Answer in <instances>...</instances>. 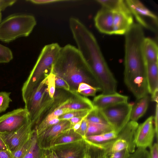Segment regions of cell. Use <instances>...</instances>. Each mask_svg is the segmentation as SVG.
Segmentation results:
<instances>
[{"label":"cell","mask_w":158,"mask_h":158,"mask_svg":"<svg viewBox=\"0 0 158 158\" xmlns=\"http://www.w3.org/2000/svg\"><path fill=\"white\" fill-rule=\"evenodd\" d=\"M69 26L77 48L92 75L100 85L102 94L116 92L117 81L91 32L78 19H71Z\"/></svg>","instance_id":"6da1fadb"},{"label":"cell","mask_w":158,"mask_h":158,"mask_svg":"<svg viewBox=\"0 0 158 158\" xmlns=\"http://www.w3.org/2000/svg\"><path fill=\"white\" fill-rule=\"evenodd\" d=\"M51 72L68 83L71 93H77L78 86L82 82L101 90L77 48L71 44L61 47Z\"/></svg>","instance_id":"7a4b0ae2"},{"label":"cell","mask_w":158,"mask_h":158,"mask_svg":"<svg viewBox=\"0 0 158 158\" xmlns=\"http://www.w3.org/2000/svg\"><path fill=\"white\" fill-rule=\"evenodd\" d=\"M61 47L57 43L45 45L22 89L25 103L32 91L40 82L48 75L59 55Z\"/></svg>","instance_id":"3957f363"},{"label":"cell","mask_w":158,"mask_h":158,"mask_svg":"<svg viewBox=\"0 0 158 158\" xmlns=\"http://www.w3.org/2000/svg\"><path fill=\"white\" fill-rule=\"evenodd\" d=\"M35 17L29 15H10L0 23V40L11 42L22 36H27L36 25Z\"/></svg>","instance_id":"277c9868"},{"label":"cell","mask_w":158,"mask_h":158,"mask_svg":"<svg viewBox=\"0 0 158 158\" xmlns=\"http://www.w3.org/2000/svg\"><path fill=\"white\" fill-rule=\"evenodd\" d=\"M138 125L137 122L129 121L118 133L115 139L100 147L106 150L108 156L125 149H127L130 153H133L136 147L135 134Z\"/></svg>","instance_id":"5b68a950"},{"label":"cell","mask_w":158,"mask_h":158,"mask_svg":"<svg viewBox=\"0 0 158 158\" xmlns=\"http://www.w3.org/2000/svg\"><path fill=\"white\" fill-rule=\"evenodd\" d=\"M132 104H117L100 109L109 124L118 134L130 120Z\"/></svg>","instance_id":"8992f818"},{"label":"cell","mask_w":158,"mask_h":158,"mask_svg":"<svg viewBox=\"0 0 158 158\" xmlns=\"http://www.w3.org/2000/svg\"><path fill=\"white\" fill-rule=\"evenodd\" d=\"M45 77L34 89L25 103V108L32 123L39 111L44 107L52 99L48 91L47 79Z\"/></svg>","instance_id":"52a82bcc"},{"label":"cell","mask_w":158,"mask_h":158,"mask_svg":"<svg viewBox=\"0 0 158 158\" xmlns=\"http://www.w3.org/2000/svg\"><path fill=\"white\" fill-rule=\"evenodd\" d=\"M129 10L143 28L154 32H157L158 19L157 16L138 0H125Z\"/></svg>","instance_id":"ba28073f"},{"label":"cell","mask_w":158,"mask_h":158,"mask_svg":"<svg viewBox=\"0 0 158 158\" xmlns=\"http://www.w3.org/2000/svg\"><path fill=\"white\" fill-rule=\"evenodd\" d=\"M29 119L28 113L25 108L9 112L0 116V133L15 131Z\"/></svg>","instance_id":"9c48e42d"},{"label":"cell","mask_w":158,"mask_h":158,"mask_svg":"<svg viewBox=\"0 0 158 158\" xmlns=\"http://www.w3.org/2000/svg\"><path fill=\"white\" fill-rule=\"evenodd\" d=\"M32 125L29 119L16 130L9 133H0L2 139L9 151L12 154L30 136Z\"/></svg>","instance_id":"30bf717a"},{"label":"cell","mask_w":158,"mask_h":158,"mask_svg":"<svg viewBox=\"0 0 158 158\" xmlns=\"http://www.w3.org/2000/svg\"><path fill=\"white\" fill-rule=\"evenodd\" d=\"M154 117L151 116L139 125L135 131V142L138 148H146L152 145L155 132L153 126Z\"/></svg>","instance_id":"8fae6325"},{"label":"cell","mask_w":158,"mask_h":158,"mask_svg":"<svg viewBox=\"0 0 158 158\" xmlns=\"http://www.w3.org/2000/svg\"><path fill=\"white\" fill-rule=\"evenodd\" d=\"M87 143L84 139L71 143L52 147L50 149L59 158H84Z\"/></svg>","instance_id":"7c38bea8"},{"label":"cell","mask_w":158,"mask_h":158,"mask_svg":"<svg viewBox=\"0 0 158 158\" xmlns=\"http://www.w3.org/2000/svg\"><path fill=\"white\" fill-rule=\"evenodd\" d=\"M69 120H60L40 135H37V141L39 147L43 149H50L54 140L61 132L70 129Z\"/></svg>","instance_id":"4fadbf2b"},{"label":"cell","mask_w":158,"mask_h":158,"mask_svg":"<svg viewBox=\"0 0 158 158\" xmlns=\"http://www.w3.org/2000/svg\"><path fill=\"white\" fill-rule=\"evenodd\" d=\"M113 12V34L125 35L134 23L132 15L128 7Z\"/></svg>","instance_id":"5bb4252c"},{"label":"cell","mask_w":158,"mask_h":158,"mask_svg":"<svg viewBox=\"0 0 158 158\" xmlns=\"http://www.w3.org/2000/svg\"><path fill=\"white\" fill-rule=\"evenodd\" d=\"M113 11L102 7L94 18L95 27L101 32L108 35L113 34Z\"/></svg>","instance_id":"9a60e30c"},{"label":"cell","mask_w":158,"mask_h":158,"mask_svg":"<svg viewBox=\"0 0 158 158\" xmlns=\"http://www.w3.org/2000/svg\"><path fill=\"white\" fill-rule=\"evenodd\" d=\"M71 94V96L57 108H67L72 111H90L93 109L92 102L88 98L76 93Z\"/></svg>","instance_id":"2e32d148"},{"label":"cell","mask_w":158,"mask_h":158,"mask_svg":"<svg viewBox=\"0 0 158 158\" xmlns=\"http://www.w3.org/2000/svg\"><path fill=\"white\" fill-rule=\"evenodd\" d=\"M128 96L116 92L110 94H101L95 96L93 101L94 108L101 109L106 107L118 103L127 102Z\"/></svg>","instance_id":"e0dca14e"},{"label":"cell","mask_w":158,"mask_h":158,"mask_svg":"<svg viewBox=\"0 0 158 158\" xmlns=\"http://www.w3.org/2000/svg\"><path fill=\"white\" fill-rule=\"evenodd\" d=\"M146 80L148 93L158 90V62H146Z\"/></svg>","instance_id":"ac0fdd59"},{"label":"cell","mask_w":158,"mask_h":158,"mask_svg":"<svg viewBox=\"0 0 158 158\" xmlns=\"http://www.w3.org/2000/svg\"><path fill=\"white\" fill-rule=\"evenodd\" d=\"M143 51L146 62H158V46L153 40L145 37L143 44Z\"/></svg>","instance_id":"d6986e66"},{"label":"cell","mask_w":158,"mask_h":158,"mask_svg":"<svg viewBox=\"0 0 158 158\" xmlns=\"http://www.w3.org/2000/svg\"><path fill=\"white\" fill-rule=\"evenodd\" d=\"M83 139V138L73 129H69L62 132L56 137L52 143L51 147L71 143Z\"/></svg>","instance_id":"ffe728a7"},{"label":"cell","mask_w":158,"mask_h":158,"mask_svg":"<svg viewBox=\"0 0 158 158\" xmlns=\"http://www.w3.org/2000/svg\"><path fill=\"white\" fill-rule=\"evenodd\" d=\"M118 134L113 130L99 135L86 136L83 139L89 144L99 146L115 139Z\"/></svg>","instance_id":"44dd1931"},{"label":"cell","mask_w":158,"mask_h":158,"mask_svg":"<svg viewBox=\"0 0 158 158\" xmlns=\"http://www.w3.org/2000/svg\"><path fill=\"white\" fill-rule=\"evenodd\" d=\"M136 105L133 107L130 117V121L137 122L146 111L148 106L149 98L146 95L138 100Z\"/></svg>","instance_id":"7402d4cb"},{"label":"cell","mask_w":158,"mask_h":158,"mask_svg":"<svg viewBox=\"0 0 158 158\" xmlns=\"http://www.w3.org/2000/svg\"><path fill=\"white\" fill-rule=\"evenodd\" d=\"M33 130L32 143L28 151L23 158H48L46 150L40 148L37 141V135L36 131Z\"/></svg>","instance_id":"603a6c76"},{"label":"cell","mask_w":158,"mask_h":158,"mask_svg":"<svg viewBox=\"0 0 158 158\" xmlns=\"http://www.w3.org/2000/svg\"><path fill=\"white\" fill-rule=\"evenodd\" d=\"M55 112L53 110L48 114L33 129L36 131L37 135L60 121Z\"/></svg>","instance_id":"cb8c5ba5"},{"label":"cell","mask_w":158,"mask_h":158,"mask_svg":"<svg viewBox=\"0 0 158 158\" xmlns=\"http://www.w3.org/2000/svg\"><path fill=\"white\" fill-rule=\"evenodd\" d=\"M88 123V127L85 137L99 135L114 130L108 124Z\"/></svg>","instance_id":"d4e9b609"},{"label":"cell","mask_w":158,"mask_h":158,"mask_svg":"<svg viewBox=\"0 0 158 158\" xmlns=\"http://www.w3.org/2000/svg\"><path fill=\"white\" fill-rule=\"evenodd\" d=\"M96 1L100 4L102 7L106 8L113 11L125 9L127 6L125 0H98Z\"/></svg>","instance_id":"484cf974"},{"label":"cell","mask_w":158,"mask_h":158,"mask_svg":"<svg viewBox=\"0 0 158 158\" xmlns=\"http://www.w3.org/2000/svg\"><path fill=\"white\" fill-rule=\"evenodd\" d=\"M87 143L85 158H107L106 152L104 149Z\"/></svg>","instance_id":"4316f807"},{"label":"cell","mask_w":158,"mask_h":158,"mask_svg":"<svg viewBox=\"0 0 158 158\" xmlns=\"http://www.w3.org/2000/svg\"><path fill=\"white\" fill-rule=\"evenodd\" d=\"M33 137V130L29 137L25 140L13 152V158H23L31 145Z\"/></svg>","instance_id":"83f0119b"},{"label":"cell","mask_w":158,"mask_h":158,"mask_svg":"<svg viewBox=\"0 0 158 158\" xmlns=\"http://www.w3.org/2000/svg\"><path fill=\"white\" fill-rule=\"evenodd\" d=\"M88 122L109 124L100 109L94 108L86 116Z\"/></svg>","instance_id":"f1b7e54d"},{"label":"cell","mask_w":158,"mask_h":158,"mask_svg":"<svg viewBox=\"0 0 158 158\" xmlns=\"http://www.w3.org/2000/svg\"><path fill=\"white\" fill-rule=\"evenodd\" d=\"M13 56L11 50L0 44V63H7L11 61Z\"/></svg>","instance_id":"f546056e"},{"label":"cell","mask_w":158,"mask_h":158,"mask_svg":"<svg viewBox=\"0 0 158 158\" xmlns=\"http://www.w3.org/2000/svg\"><path fill=\"white\" fill-rule=\"evenodd\" d=\"M10 93L6 92H0V113L4 112L9 107L12 100L10 97Z\"/></svg>","instance_id":"4dcf8cb0"},{"label":"cell","mask_w":158,"mask_h":158,"mask_svg":"<svg viewBox=\"0 0 158 158\" xmlns=\"http://www.w3.org/2000/svg\"><path fill=\"white\" fill-rule=\"evenodd\" d=\"M89 110H82L73 111L65 114L59 117L60 120H68L69 119L76 117L84 118L86 116L89 111Z\"/></svg>","instance_id":"1f68e13d"},{"label":"cell","mask_w":158,"mask_h":158,"mask_svg":"<svg viewBox=\"0 0 158 158\" xmlns=\"http://www.w3.org/2000/svg\"><path fill=\"white\" fill-rule=\"evenodd\" d=\"M55 80V75L51 72L47 76V83L49 95L51 98H53L56 91Z\"/></svg>","instance_id":"d6a6232c"},{"label":"cell","mask_w":158,"mask_h":158,"mask_svg":"<svg viewBox=\"0 0 158 158\" xmlns=\"http://www.w3.org/2000/svg\"><path fill=\"white\" fill-rule=\"evenodd\" d=\"M128 158H149V152L146 148H138Z\"/></svg>","instance_id":"836d02e7"},{"label":"cell","mask_w":158,"mask_h":158,"mask_svg":"<svg viewBox=\"0 0 158 158\" xmlns=\"http://www.w3.org/2000/svg\"><path fill=\"white\" fill-rule=\"evenodd\" d=\"M55 86L56 89H61L70 92V87L68 83L64 80L55 76Z\"/></svg>","instance_id":"e575fe53"},{"label":"cell","mask_w":158,"mask_h":158,"mask_svg":"<svg viewBox=\"0 0 158 158\" xmlns=\"http://www.w3.org/2000/svg\"><path fill=\"white\" fill-rule=\"evenodd\" d=\"M86 116L83 120L80 128L75 131L81 135L83 138L85 137L88 127L89 123L86 119Z\"/></svg>","instance_id":"d590c367"},{"label":"cell","mask_w":158,"mask_h":158,"mask_svg":"<svg viewBox=\"0 0 158 158\" xmlns=\"http://www.w3.org/2000/svg\"><path fill=\"white\" fill-rule=\"evenodd\" d=\"M130 154L127 149H125L106 156L107 158H128Z\"/></svg>","instance_id":"8d00e7d4"},{"label":"cell","mask_w":158,"mask_h":158,"mask_svg":"<svg viewBox=\"0 0 158 158\" xmlns=\"http://www.w3.org/2000/svg\"><path fill=\"white\" fill-rule=\"evenodd\" d=\"M98 91H101L100 89L94 87L80 92L79 94L85 96H94L96 93Z\"/></svg>","instance_id":"74e56055"},{"label":"cell","mask_w":158,"mask_h":158,"mask_svg":"<svg viewBox=\"0 0 158 158\" xmlns=\"http://www.w3.org/2000/svg\"><path fill=\"white\" fill-rule=\"evenodd\" d=\"M150 148L149 158H158V145L157 142L152 144Z\"/></svg>","instance_id":"f35d334b"},{"label":"cell","mask_w":158,"mask_h":158,"mask_svg":"<svg viewBox=\"0 0 158 158\" xmlns=\"http://www.w3.org/2000/svg\"><path fill=\"white\" fill-rule=\"evenodd\" d=\"M155 135L157 142L158 136V104L156 103L155 116L154 117Z\"/></svg>","instance_id":"ab89813d"},{"label":"cell","mask_w":158,"mask_h":158,"mask_svg":"<svg viewBox=\"0 0 158 158\" xmlns=\"http://www.w3.org/2000/svg\"><path fill=\"white\" fill-rule=\"evenodd\" d=\"M31 2L36 4H44L51 3H55L61 1H65V0H30L27 1Z\"/></svg>","instance_id":"60d3db41"},{"label":"cell","mask_w":158,"mask_h":158,"mask_svg":"<svg viewBox=\"0 0 158 158\" xmlns=\"http://www.w3.org/2000/svg\"><path fill=\"white\" fill-rule=\"evenodd\" d=\"M94 87L86 83L82 82L79 84L76 92L79 94L82 91L92 88Z\"/></svg>","instance_id":"b9f144b4"},{"label":"cell","mask_w":158,"mask_h":158,"mask_svg":"<svg viewBox=\"0 0 158 158\" xmlns=\"http://www.w3.org/2000/svg\"><path fill=\"white\" fill-rule=\"evenodd\" d=\"M0 158H13L12 154L8 150H0Z\"/></svg>","instance_id":"7bdbcfd3"},{"label":"cell","mask_w":158,"mask_h":158,"mask_svg":"<svg viewBox=\"0 0 158 158\" xmlns=\"http://www.w3.org/2000/svg\"><path fill=\"white\" fill-rule=\"evenodd\" d=\"M83 118L76 117L72 118L69 119L70 124V129H72L73 126L76 123L80 121Z\"/></svg>","instance_id":"ee69618b"},{"label":"cell","mask_w":158,"mask_h":158,"mask_svg":"<svg viewBox=\"0 0 158 158\" xmlns=\"http://www.w3.org/2000/svg\"><path fill=\"white\" fill-rule=\"evenodd\" d=\"M48 158H59L56 153L51 149L46 150Z\"/></svg>","instance_id":"f6af8a7d"},{"label":"cell","mask_w":158,"mask_h":158,"mask_svg":"<svg viewBox=\"0 0 158 158\" xmlns=\"http://www.w3.org/2000/svg\"><path fill=\"white\" fill-rule=\"evenodd\" d=\"M158 90L156 91L153 93L152 94V101L156 102L158 103Z\"/></svg>","instance_id":"bcb514c9"},{"label":"cell","mask_w":158,"mask_h":158,"mask_svg":"<svg viewBox=\"0 0 158 158\" xmlns=\"http://www.w3.org/2000/svg\"><path fill=\"white\" fill-rule=\"evenodd\" d=\"M0 150H8L5 144L0 137Z\"/></svg>","instance_id":"7dc6e473"},{"label":"cell","mask_w":158,"mask_h":158,"mask_svg":"<svg viewBox=\"0 0 158 158\" xmlns=\"http://www.w3.org/2000/svg\"><path fill=\"white\" fill-rule=\"evenodd\" d=\"M85 117L83 118L80 121H79L78 123H76L73 126V127L72 128V129H73L75 131H76L78 129H79V128H80V127L81 125V123L82 122L83 120V119L85 118Z\"/></svg>","instance_id":"c3c4849f"},{"label":"cell","mask_w":158,"mask_h":158,"mask_svg":"<svg viewBox=\"0 0 158 158\" xmlns=\"http://www.w3.org/2000/svg\"><path fill=\"white\" fill-rule=\"evenodd\" d=\"M3 10L2 0H0V11Z\"/></svg>","instance_id":"681fc988"},{"label":"cell","mask_w":158,"mask_h":158,"mask_svg":"<svg viewBox=\"0 0 158 158\" xmlns=\"http://www.w3.org/2000/svg\"><path fill=\"white\" fill-rule=\"evenodd\" d=\"M2 15L1 11H0V23L1 22Z\"/></svg>","instance_id":"f907efd6"},{"label":"cell","mask_w":158,"mask_h":158,"mask_svg":"<svg viewBox=\"0 0 158 158\" xmlns=\"http://www.w3.org/2000/svg\"><path fill=\"white\" fill-rule=\"evenodd\" d=\"M84 158H85V157Z\"/></svg>","instance_id":"816d5d0a"}]
</instances>
